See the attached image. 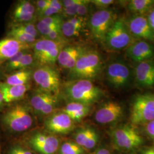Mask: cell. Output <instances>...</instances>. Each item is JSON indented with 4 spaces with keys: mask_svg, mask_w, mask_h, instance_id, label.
Wrapping results in <instances>:
<instances>
[{
    "mask_svg": "<svg viewBox=\"0 0 154 154\" xmlns=\"http://www.w3.org/2000/svg\"><path fill=\"white\" fill-rule=\"evenodd\" d=\"M35 122V116L26 101L13 103L0 115V124L4 130L11 134L28 131Z\"/></svg>",
    "mask_w": 154,
    "mask_h": 154,
    "instance_id": "1",
    "label": "cell"
},
{
    "mask_svg": "<svg viewBox=\"0 0 154 154\" xmlns=\"http://www.w3.org/2000/svg\"><path fill=\"white\" fill-rule=\"evenodd\" d=\"M60 94L67 102H76L90 106L98 102L104 95L102 89L88 79L69 80L61 86Z\"/></svg>",
    "mask_w": 154,
    "mask_h": 154,
    "instance_id": "2",
    "label": "cell"
},
{
    "mask_svg": "<svg viewBox=\"0 0 154 154\" xmlns=\"http://www.w3.org/2000/svg\"><path fill=\"white\" fill-rule=\"evenodd\" d=\"M103 66L102 57L99 52L96 50L87 49L69 70V80L91 81L100 74Z\"/></svg>",
    "mask_w": 154,
    "mask_h": 154,
    "instance_id": "3",
    "label": "cell"
},
{
    "mask_svg": "<svg viewBox=\"0 0 154 154\" xmlns=\"http://www.w3.org/2000/svg\"><path fill=\"white\" fill-rule=\"evenodd\" d=\"M23 143L33 152L37 154H57L61 145L60 138L45 130L29 132Z\"/></svg>",
    "mask_w": 154,
    "mask_h": 154,
    "instance_id": "4",
    "label": "cell"
},
{
    "mask_svg": "<svg viewBox=\"0 0 154 154\" xmlns=\"http://www.w3.org/2000/svg\"><path fill=\"white\" fill-rule=\"evenodd\" d=\"M67 42H57L42 38L32 45V50L38 65L53 66L57 62L61 49Z\"/></svg>",
    "mask_w": 154,
    "mask_h": 154,
    "instance_id": "5",
    "label": "cell"
},
{
    "mask_svg": "<svg viewBox=\"0 0 154 154\" xmlns=\"http://www.w3.org/2000/svg\"><path fill=\"white\" fill-rule=\"evenodd\" d=\"M32 80L38 88L59 95L61 91L60 75L53 66L38 65L33 69Z\"/></svg>",
    "mask_w": 154,
    "mask_h": 154,
    "instance_id": "6",
    "label": "cell"
},
{
    "mask_svg": "<svg viewBox=\"0 0 154 154\" xmlns=\"http://www.w3.org/2000/svg\"><path fill=\"white\" fill-rule=\"evenodd\" d=\"M126 22L123 19H116L106 34L103 43L106 48L111 50L127 49L134 41Z\"/></svg>",
    "mask_w": 154,
    "mask_h": 154,
    "instance_id": "7",
    "label": "cell"
},
{
    "mask_svg": "<svg viewBox=\"0 0 154 154\" xmlns=\"http://www.w3.org/2000/svg\"><path fill=\"white\" fill-rule=\"evenodd\" d=\"M154 119L153 94H140L133 100L130 112V121L133 125H146Z\"/></svg>",
    "mask_w": 154,
    "mask_h": 154,
    "instance_id": "8",
    "label": "cell"
},
{
    "mask_svg": "<svg viewBox=\"0 0 154 154\" xmlns=\"http://www.w3.org/2000/svg\"><path fill=\"white\" fill-rule=\"evenodd\" d=\"M110 135L116 147L122 150L132 151L143 144L142 137L135 128L128 125L113 128L110 131Z\"/></svg>",
    "mask_w": 154,
    "mask_h": 154,
    "instance_id": "9",
    "label": "cell"
},
{
    "mask_svg": "<svg viewBox=\"0 0 154 154\" xmlns=\"http://www.w3.org/2000/svg\"><path fill=\"white\" fill-rule=\"evenodd\" d=\"M132 77L131 69L123 60L119 59L112 60L106 66V81L114 88H127L131 82Z\"/></svg>",
    "mask_w": 154,
    "mask_h": 154,
    "instance_id": "10",
    "label": "cell"
},
{
    "mask_svg": "<svg viewBox=\"0 0 154 154\" xmlns=\"http://www.w3.org/2000/svg\"><path fill=\"white\" fill-rule=\"evenodd\" d=\"M116 20V13L111 9L98 10L88 20V27L94 38L102 42Z\"/></svg>",
    "mask_w": 154,
    "mask_h": 154,
    "instance_id": "11",
    "label": "cell"
},
{
    "mask_svg": "<svg viewBox=\"0 0 154 154\" xmlns=\"http://www.w3.org/2000/svg\"><path fill=\"white\" fill-rule=\"evenodd\" d=\"M44 126L45 130L52 134L57 136L64 135L74 130L75 123L62 110H56L45 118Z\"/></svg>",
    "mask_w": 154,
    "mask_h": 154,
    "instance_id": "12",
    "label": "cell"
},
{
    "mask_svg": "<svg viewBox=\"0 0 154 154\" xmlns=\"http://www.w3.org/2000/svg\"><path fill=\"white\" fill-rule=\"evenodd\" d=\"M2 66L6 75L18 70L28 69H34L38 66V64L33 55L32 49H29L18 52L2 64Z\"/></svg>",
    "mask_w": 154,
    "mask_h": 154,
    "instance_id": "13",
    "label": "cell"
},
{
    "mask_svg": "<svg viewBox=\"0 0 154 154\" xmlns=\"http://www.w3.org/2000/svg\"><path fill=\"white\" fill-rule=\"evenodd\" d=\"M10 17L11 25L34 23L37 20L34 2L27 0L18 1L12 9Z\"/></svg>",
    "mask_w": 154,
    "mask_h": 154,
    "instance_id": "14",
    "label": "cell"
},
{
    "mask_svg": "<svg viewBox=\"0 0 154 154\" xmlns=\"http://www.w3.org/2000/svg\"><path fill=\"white\" fill-rule=\"evenodd\" d=\"M123 114L124 109L120 103L109 101L101 105L95 111L94 119L101 125L111 124L121 119Z\"/></svg>",
    "mask_w": 154,
    "mask_h": 154,
    "instance_id": "15",
    "label": "cell"
},
{
    "mask_svg": "<svg viewBox=\"0 0 154 154\" xmlns=\"http://www.w3.org/2000/svg\"><path fill=\"white\" fill-rule=\"evenodd\" d=\"M127 26L135 38L143 39L148 42H154V32L144 15H134L126 22Z\"/></svg>",
    "mask_w": 154,
    "mask_h": 154,
    "instance_id": "16",
    "label": "cell"
},
{
    "mask_svg": "<svg viewBox=\"0 0 154 154\" xmlns=\"http://www.w3.org/2000/svg\"><path fill=\"white\" fill-rule=\"evenodd\" d=\"M128 58L139 63L154 58V46L148 41H135L126 50Z\"/></svg>",
    "mask_w": 154,
    "mask_h": 154,
    "instance_id": "17",
    "label": "cell"
},
{
    "mask_svg": "<svg viewBox=\"0 0 154 154\" xmlns=\"http://www.w3.org/2000/svg\"><path fill=\"white\" fill-rule=\"evenodd\" d=\"M134 75L139 86L143 88L154 87V58L137 63Z\"/></svg>",
    "mask_w": 154,
    "mask_h": 154,
    "instance_id": "18",
    "label": "cell"
},
{
    "mask_svg": "<svg viewBox=\"0 0 154 154\" xmlns=\"http://www.w3.org/2000/svg\"><path fill=\"white\" fill-rule=\"evenodd\" d=\"M88 48L81 45H65L60 51L57 62L62 68L71 70Z\"/></svg>",
    "mask_w": 154,
    "mask_h": 154,
    "instance_id": "19",
    "label": "cell"
},
{
    "mask_svg": "<svg viewBox=\"0 0 154 154\" xmlns=\"http://www.w3.org/2000/svg\"><path fill=\"white\" fill-rule=\"evenodd\" d=\"M74 141L86 149H93L99 142V136L93 127L84 126L78 128L73 134Z\"/></svg>",
    "mask_w": 154,
    "mask_h": 154,
    "instance_id": "20",
    "label": "cell"
},
{
    "mask_svg": "<svg viewBox=\"0 0 154 154\" xmlns=\"http://www.w3.org/2000/svg\"><path fill=\"white\" fill-rule=\"evenodd\" d=\"M30 45L24 44L11 37H6L0 40V64H3L18 52L32 49Z\"/></svg>",
    "mask_w": 154,
    "mask_h": 154,
    "instance_id": "21",
    "label": "cell"
},
{
    "mask_svg": "<svg viewBox=\"0 0 154 154\" xmlns=\"http://www.w3.org/2000/svg\"><path fill=\"white\" fill-rule=\"evenodd\" d=\"M59 98L55 95L37 88L33 90L30 97L29 103L35 116H38L41 111L51 102Z\"/></svg>",
    "mask_w": 154,
    "mask_h": 154,
    "instance_id": "22",
    "label": "cell"
},
{
    "mask_svg": "<svg viewBox=\"0 0 154 154\" xmlns=\"http://www.w3.org/2000/svg\"><path fill=\"white\" fill-rule=\"evenodd\" d=\"M31 84L23 85H9L0 81V90L3 94L4 102L13 103L21 100L31 88Z\"/></svg>",
    "mask_w": 154,
    "mask_h": 154,
    "instance_id": "23",
    "label": "cell"
},
{
    "mask_svg": "<svg viewBox=\"0 0 154 154\" xmlns=\"http://www.w3.org/2000/svg\"><path fill=\"white\" fill-rule=\"evenodd\" d=\"M91 106L76 102H68L62 111L70 117L74 123L80 122L88 116Z\"/></svg>",
    "mask_w": 154,
    "mask_h": 154,
    "instance_id": "24",
    "label": "cell"
},
{
    "mask_svg": "<svg viewBox=\"0 0 154 154\" xmlns=\"http://www.w3.org/2000/svg\"><path fill=\"white\" fill-rule=\"evenodd\" d=\"M85 18L74 16L64 20L61 26L63 37L67 39L79 35L85 25Z\"/></svg>",
    "mask_w": 154,
    "mask_h": 154,
    "instance_id": "25",
    "label": "cell"
},
{
    "mask_svg": "<svg viewBox=\"0 0 154 154\" xmlns=\"http://www.w3.org/2000/svg\"><path fill=\"white\" fill-rule=\"evenodd\" d=\"M33 69H28L13 72L6 75L4 81L9 85H23L30 83L32 80Z\"/></svg>",
    "mask_w": 154,
    "mask_h": 154,
    "instance_id": "26",
    "label": "cell"
},
{
    "mask_svg": "<svg viewBox=\"0 0 154 154\" xmlns=\"http://www.w3.org/2000/svg\"><path fill=\"white\" fill-rule=\"evenodd\" d=\"M154 7V0H132L127 5L128 11L135 15H144Z\"/></svg>",
    "mask_w": 154,
    "mask_h": 154,
    "instance_id": "27",
    "label": "cell"
},
{
    "mask_svg": "<svg viewBox=\"0 0 154 154\" xmlns=\"http://www.w3.org/2000/svg\"><path fill=\"white\" fill-rule=\"evenodd\" d=\"M6 37H11L24 44L32 46L37 40V38L33 35L21 31L11 25L8 30Z\"/></svg>",
    "mask_w": 154,
    "mask_h": 154,
    "instance_id": "28",
    "label": "cell"
},
{
    "mask_svg": "<svg viewBox=\"0 0 154 154\" xmlns=\"http://www.w3.org/2000/svg\"><path fill=\"white\" fill-rule=\"evenodd\" d=\"M58 153L59 154H85V149L74 140H66L61 143Z\"/></svg>",
    "mask_w": 154,
    "mask_h": 154,
    "instance_id": "29",
    "label": "cell"
},
{
    "mask_svg": "<svg viewBox=\"0 0 154 154\" xmlns=\"http://www.w3.org/2000/svg\"><path fill=\"white\" fill-rule=\"evenodd\" d=\"M11 25L21 31L33 35L37 38L39 33L36 28V25L35 24H34V23H23Z\"/></svg>",
    "mask_w": 154,
    "mask_h": 154,
    "instance_id": "30",
    "label": "cell"
},
{
    "mask_svg": "<svg viewBox=\"0 0 154 154\" xmlns=\"http://www.w3.org/2000/svg\"><path fill=\"white\" fill-rule=\"evenodd\" d=\"M8 154H34L33 151L25 144L15 143L8 149Z\"/></svg>",
    "mask_w": 154,
    "mask_h": 154,
    "instance_id": "31",
    "label": "cell"
},
{
    "mask_svg": "<svg viewBox=\"0 0 154 154\" xmlns=\"http://www.w3.org/2000/svg\"><path fill=\"white\" fill-rule=\"evenodd\" d=\"M42 38L48 39L50 40L57 41V42H67V39L63 37V34L62 33L61 27L53 30L47 35H46L45 37Z\"/></svg>",
    "mask_w": 154,
    "mask_h": 154,
    "instance_id": "32",
    "label": "cell"
},
{
    "mask_svg": "<svg viewBox=\"0 0 154 154\" xmlns=\"http://www.w3.org/2000/svg\"><path fill=\"white\" fill-rule=\"evenodd\" d=\"M83 2V0H79V2L69 8H63V10L61 13V15L63 17L64 20L65 18H67V19H68L72 18V17L76 16L78 8Z\"/></svg>",
    "mask_w": 154,
    "mask_h": 154,
    "instance_id": "33",
    "label": "cell"
},
{
    "mask_svg": "<svg viewBox=\"0 0 154 154\" xmlns=\"http://www.w3.org/2000/svg\"><path fill=\"white\" fill-rule=\"evenodd\" d=\"M91 2L89 0H83L82 3L79 6L77 10L76 16L85 18L86 16L90 11Z\"/></svg>",
    "mask_w": 154,
    "mask_h": 154,
    "instance_id": "34",
    "label": "cell"
},
{
    "mask_svg": "<svg viewBox=\"0 0 154 154\" xmlns=\"http://www.w3.org/2000/svg\"><path fill=\"white\" fill-rule=\"evenodd\" d=\"M62 11L60 9H57L54 7L49 6L48 8H46L44 11H42L41 13H40L37 17V20L39 19H41L44 17L52 16L56 14H61Z\"/></svg>",
    "mask_w": 154,
    "mask_h": 154,
    "instance_id": "35",
    "label": "cell"
},
{
    "mask_svg": "<svg viewBox=\"0 0 154 154\" xmlns=\"http://www.w3.org/2000/svg\"><path fill=\"white\" fill-rule=\"evenodd\" d=\"M91 4H92L98 10H104L108 9L110 5L114 4V1L113 0H92L90 1Z\"/></svg>",
    "mask_w": 154,
    "mask_h": 154,
    "instance_id": "36",
    "label": "cell"
},
{
    "mask_svg": "<svg viewBox=\"0 0 154 154\" xmlns=\"http://www.w3.org/2000/svg\"><path fill=\"white\" fill-rule=\"evenodd\" d=\"M50 0H38L34 2L37 16L48 8L50 5Z\"/></svg>",
    "mask_w": 154,
    "mask_h": 154,
    "instance_id": "37",
    "label": "cell"
},
{
    "mask_svg": "<svg viewBox=\"0 0 154 154\" xmlns=\"http://www.w3.org/2000/svg\"><path fill=\"white\" fill-rule=\"evenodd\" d=\"M146 132L149 137L154 141V119L146 125Z\"/></svg>",
    "mask_w": 154,
    "mask_h": 154,
    "instance_id": "38",
    "label": "cell"
},
{
    "mask_svg": "<svg viewBox=\"0 0 154 154\" xmlns=\"http://www.w3.org/2000/svg\"><path fill=\"white\" fill-rule=\"evenodd\" d=\"M146 17L150 27L154 32V7L149 11Z\"/></svg>",
    "mask_w": 154,
    "mask_h": 154,
    "instance_id": "39",
    "label": "cell"
},
{
    "mask_svg": "<svg viewBox=\"0 0 154 154\" xmlns=\"http://www.w3.org/2000/svg\"><path fill=\"white\" fill-rule=\"evenodd\" d=\"M79 0H62L61 1L63 8H69L75 5L79 2Z\"/></svg>",
    "mask_w": 154,
    "mask_h": 154,
    "instance_id": "40",
    "label": "cell"
},
{
    "mask_svg": "<svg viewBox=\"0 0 154 154\" xmlns=\"http://www.w3.org/2000/svg\"><path fill=\"white\" fill-rule=\"evenodd\" d=\"M91 154H111L110 150L105 147H100L94 151Z\"/></svg>",
    "mask_w": 154,
    "mask_h": 154,
    "instance_id": "41",
    "label": "cell"
},
{
    "mask_svg": "<svg viewBox=\"0 0 154 154\" xmlns=\"http://www.w3.org/2000/svg\"><path fill=\"white\" fill-rule=\"evenodd\" d=\"M142 154H154V147H149L144 149Z\"/></svg>",
    "mask_w": 154,
    "mask_h": 154,
    "instance_id": "42",
    "label": "cell"
},
{
    "mask_svg": "<svg viewBox=\"0 0 154 154\" xmlns=\"http://www.w3.org/2000/svg\"><path fill=\"white\" fill-rule=\"evenodd\" d=\"M5 77V74L4 72V70H3V67L1 64H0V80L1 79H4Z\"/></svg>",
    "mask_w": 154,
    "mask_h": 154,
    "instance_id": "43",
    "label": "cell"
},
{
    "mask_svg": "<svg viewBox=\"0 0 154 154\" xmlns=\"http://www.w3.org/2000/svg\"><path fill=\"white\" fill-rule=\"evenodd\" d=\"M4 97H3V94L2 93L1 91L0 90V108L1 107V106L4 104Z\"/></svg>",
    "mask_w": 154,
    "mask_h": 154,
    "instance_id": "44",
    "label": "cell"
},
{
    "mask_svg": "<svg viewBox=\"0 0 154 154\" xmlns=\"http://www.w3.org/2000/svg\"><path fill=\"white\" fill-rule=\"evenodd\" d=\"M0 154H1V146H0Z\"/></svg>",
    "mask_w": 154,
    "mask_h": 154,
    "instance_id": "45",
    "label": "cell"
},
{
    "mask_svg": "<svg viewBox=\"0 0 154 154\" xmlns=\"http://www.w3.org/2000/svg\"><path fill=\"white\" fill-rule=\"evenodd\" d=\"M153 97H154V95H153Z\"/></svg>",
    "mask_w": 154,
    "mask_h": 154,
    "instance_id": "46",
    "label": "cell"
}]
</instances>
